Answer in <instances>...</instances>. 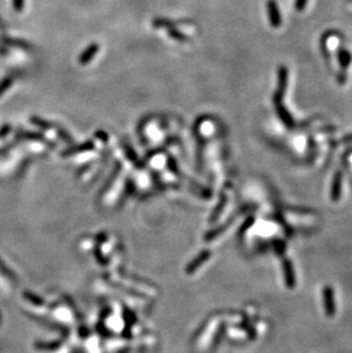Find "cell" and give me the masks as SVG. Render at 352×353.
I'll return each mask as SVG.
<instances>
[{
  "label": "cell",
  "instance_id": "6",
  "mask_svg": "<svg viewBox=\"0 0 352 353\" xmlns=\"http://www.w3.org/2000/svg\"><path fill=\"white\" fill-rule=\"evenodd\" d=\"M324 297H325V307L326 313L328 316H333L335 312V303H334V294H333L332 288H325L324 291Z\"/></svg>",
  "mask_w": 352,
  "mask_h": 353
},
{
  "label": "cell",
  "instance_id": "12",
  "mask_svg": "<svg viewBox=\"0 0 352 353\" xmlns=\"http://www.w3.org/2000/svg\"><path fill=\"white\" fill-rule=\"evenodd\" d=\"M308 0H295V9L297 12H303Z\"/></svg>",
  "mask_w": 352,
  "mask_h": 353
},
{
  "label": "cell",
  "instance_id": "7",
  "mask_svg": "<svg viewBox=\"0 0 352 353\" xmlns=\"http://www.w3.org/2000/svg\"><path fill=\"white\" fill-rule=\"evenodd\" d=\"M337 57H338V63H340L342 68L347 69L348 66H350L351 61H352V56L349 50L343 48V47H341V48L338 49Z\"/></svg>",
  "mask_w": 352,
  "mask_h": 353
},
{
  "label": "cell",
  "instance_id": "13",
  "mask_svg": "<svg viewBox=\"0 0 352 353\" xmlns=\"http://www.w3.org/2000/svg\"><path fill=\"white\" fill-rule=\"evenodd\" d=\"M13 5L16 12H22L24 7V0H13Z\"/></svg>",
  "mask_w": 352,
  "mask_h": 353
},
{
  "label": "cell",
  "instance_id": "9",
  "mask_svg": "<svg viewBox=\"0 0 352 353\" xmlns=\"http://www.w3.org/2000/svg\"><path fill=\"white\" fill-rule=\"evenodd\" d=\"M341 177H342L341 173H336L334 177V182H333V192H332V197L334 200H336L338 193L341 192Z\"/></svg>",
  "mask_w": 352,
  "mask_h": 353
},
{
  "label": "cell",
  "instance_id": "3",
  "mask_svg": "<svg viewBox=\"0 0 352 353\" xmlns=\"http://www.w3.org/2000/svg\"><path fill=\"white\" fill-rule=\"evenodd\" d=\"M98 50H100V45L97 43H92L86 47V48L82 50V53L80 54L78 61L80 65H87L92 62V60H94V57L97 55Z\"/></svg>",
  "mask_w": 352,
  "mask_h": 353
},
{
  "label": "cell",
  "instance_id": "1",
  "mask_svg": "<svg viewBox=\"0 0 352 353\" xmlns=\"http://www.w3.org/2000/svg\"><path fill=\"white\" fill-rule=\"evenodd\" d=\"M278 87L276 93L273 95V103L278 104L281 103L285 93H286V88L288 84V70L286 66H280L279 71H278Z\"/></svg>",
  "mask_w": 352,
  "mask_h": 353
},
{
  "label": "cell",
  "instance_id": "10",
  "mask_svg": "<svg viewBox=\"0 0 352 353\" xmlns=\"http://www.w3.org/2000/svg\"><path fill=\"white\" fill-rule=\"evenodd\" d=\"M30 120H31L32 123H34L36 126L41 127V128H44V129H50L54 126L52 123L47 122V120H45V119H41V118L36 117V116L31 117Z\"/></svg>",
  "mask_w": 352,
  "mask_h": 353
},
{
  "label": "cell",
  "instance_id": "2",
  "mask_svg": "<svg viewBox=\"0 0 352 353\" xmlns=\"http://www.w3.org/2000/svg\"><path fill=\"white\" fill-rule=\"evenodd\" d=\"M267 9L269 14V21L272 28H279L281 25V15L280 11L278 8V4L276 0H268Z\"/></svg>",
  "mask_w": 352,
  "mask_h": 353
},
{
  "label": "cell",
  "instance_id": "11",
  "mask_svg": "<svg viewBox=\"0 0 352 353\" xmlns=\"http://www.w3.org/2000/svg\"><path fill=\"white\" fill-rule=\"evenodd\" d=\"M13 81H14L13 80V78H6L5 80L0 84V95H2L5 93L6 90H7L9 86L13 84Z\"/></svg>",
  "mask_w": 352,
  "mask_h": 353
},
{
  "label": "cell",
  "instance_id": "4",
  "mask_svg": "<svg viewBox=\"0 0 352 353\" xmlns=\"http://www.w3.org/2000/svg\"><path fill=\"white\" fill-rule=\"evenodd\" d=\"M181 24H192V21L190 20H182V21H173L169 20V18L165 17H156L155 20L152 21V25L155 29H172L176 28L177 25Z\"/></svg>",
  "mask_w": 352,
  "mask_h": 353
},
{
  "label": "cell",
  "instance_id": "8",
  "mask_svg": "<svg viewBox=\"0 0 352 353\" xmlns=\"http://www.w3.org/2000/svg\"><path fill=\"white\" fill-rule=\"evenodd\" d=\"M168 36L176 41H180V43H184V41H189L190 38H189L187 34L182 32V31L177 30L176 28L168 29Z\"/></svg>",
  "mask_w": 352,
  "mask_h": 353
},
{
  "label": "cell",
  "instance_id": "5",
  "mask_svg": "<svg viewBox=\"0 0 352 353\" xmlns=\"http://www.w3.org/2000/svg\"><path fill=\"white\" fill-rule=\"evenodd\" d=\"M274 106H276V111H277L278 116H279V118L281 119V122H283L285 125L288 127V128H293L294 127L293 117L290 116V113L288 112L286 107H285L281 103L274 104Z\"/></svg>",
  "mask_w": 352,
  "mask_h": 353
}]
</instances>
